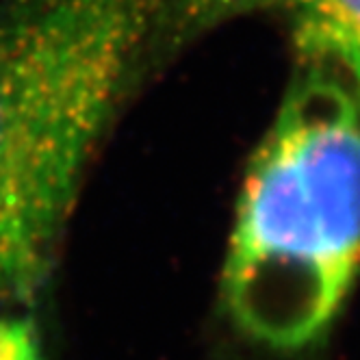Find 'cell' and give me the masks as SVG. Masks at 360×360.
Returning <instances> with one entry per match:
<instances>
[{
    "label": "cell",
    "instance_id": "1",
    "mask_svg": "<svg viewBox=\"0 0 360 360\" xmlns=\"http://www.w3.org/2000/svg\"><path fill=\"white\" fill-rule=\"evenodd\" d=\"M311 63L248 165L221 278L233 323L278 352L317 345L360 269V109Z\"/></svg>",
    "mask_w": 360,
    "mask_h": 360
},
{
    "label": "cell",
    "instance_id": "2",
    "mask_svg": "<svg viewBox=\"0 0 360 360\" xmlns=\"http://www.w3.org/2000/svg\"><path fill=\"white\" fill-rule=\"evenodd\" d=\"M165 0H11L0 13V304L39 285L89 154Z\"/></svg>",
    "mask_w": 360,
    "mask_h": 360
},
{
    "label": "cell",
    "instance_id": "3",
    "mask_svg": "<svg viewBox=\"0 0 360 360\" xmlns=\"http://www.w3.org/2000/svg\"><path fill=\"white\" fill-rule=\"evenodd\" d=\"M271 9L293 15L297 48L311 61L360 53V0H165L152 50L159 39L176 50L226 20Z\"/></svg>",
    "mask_w": 360,
    "mask_h": 360
},
{
    "label": "cell",
    "instance_id": "4",
    "mask_svg": "<svg viewBox=\"0 0 360 360\" xmlns=\"http://www.w3.org/2000/svg\"><path fill=\"white\" fill-rule=\"evenodd\" d=\"M0 360H39L29 328L0 319Z\"/></svg>",
    "mask_w": 360,
    "mask_h": 360
},
{
    "label": "cell",
    "instance_id": "5",
    "mask_svg": "<svg viewBox=\"0 0 360 360\" xmlns=\"http://www.w3.org/2000/svg\"><path fill=\"white\" fill-rule=\"evenodd\" d=\"M328 63H332V65H337V68L347 72V76H349L354 87H356V94L360 98V53H354V50H349V53H341L337 57H332Z\"/></svg>",
    "mask_w": 360,
    "mask_h": 360
}]
</instances>
